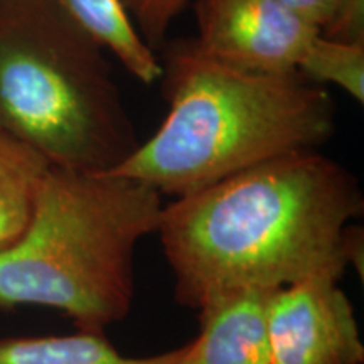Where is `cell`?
Instances as JSON below:
<instances>
[{"label":"cell","mask_w":364,"mask_h":364,"mask_svg":"<svg viewBox=\"0 0 364 364\" xmlns=\"http://www.w3.org/2000/svg\"><path fill=\"white\" fill-rule=\"evenodd\" d=\"M358 177L317 150L287 154L164 204L157 233L176 300L339 280L363 255Z\"/></svg>","instance_id":"6da1fadb"},{"label":"cell","mask_w":364,"mask_h":364,"mask_svg":"<svg viewBox=\"0 0 364 364\" xmlns=\"http://www.w3.org/2000/svg\"><path fill=\"white\" fill-rule=\"evenodd\" d=\"M169 112L112 174L182 198L287 154L317 150L336 134V102L299 73L240 70L193 41L167 46Z\"/></svg>","instance_id":"7a4b0ae2"},{"label":"cell","mask_w":364,"mask_h":364,"mask_svg":"<svg viewBox=\"0 0 364 364\" xmlns=\"http://www.w3.org/2000/svg\"><path fill=\"white\" fill-rule=\"evenodd\" d=\"M162 208L140 181L51 166L24 231L0 250V309L48 307L105 334L132 311L136 245L157 233Z\"/></svg>","instance_id":"3957f363"},{"label":"cell","mask_w":364,"mask_h":364,"mask_svg":"<svg viewBox=\"0 0 364 364\" xmlns=\"http://www.w3.org/2000/svg\"><path fill=\"white\" fill-rule=\"evenodd\" d=\"M0 132L81 172L139 147L107 54L59 0H0Z\"/></svg>","instance_id":"277c9868"},{"label":"cell","mask_w":364,"mask_h":364,"mask_svg":"<svg viewBox=\"0 0 364 364\" xmlns=\"http://www.w3.org/2000/svg\"><path fill=\"white\" fill-rule=\"evenodd\" d=\"M198 39L208 56L240 70L290 75L321 34L279 0H196Z\"/></svg>","instance_id":"5b68a950"},{"label":"cell","mask_w":364,"mask_h":364,"mask_svg":"<svg viewBox=\"0 0 364 364\" xmlns=\"http://www.w3.org/2000/svg\"><path fill=\"white\" fill-rule=\"evenodd\" d=\"M334 279L273 290L267 329L272 364H364L354 307Z\"/></svg>","instance_id":"8992f818"},{"label":"cell","mask_w":364,"mask_h":364,"mask_svg":"<svg viewBox=\"0 0 364 364\" xmlns=\"http://www.w3.org/2000/svg\"><path fill=\"white\" fill-rule=\"evenodd\" d=\"M273 290H238L199 309L201 331L177 364H272L267 309Z\"/></svg>","instance_id":"52a82bcc"},{"label":"cell","mask_w":364,"mask_h":364,"mask_svg":"<svg viewBox=\"0 0 364 364\" xmlns=\"http://www.w3.org/2000/svg\"><path fill=\"white\" fill-rule=\"evenodd\" d=\"M81 29L105 53L144 85L162 78V63L145 43L122 0H59Z\"/></svg>","instance_id":"ba28073f"},{"label":"cell","mask_w":364,"mask_h":364,"mask_svg":"<svg viewBox=\"0 0 364 364\" xmlns=\"http://www.w3.org/2000/svg\"><path fill=\"white\" fill-rule=\"evenodd\" d=\"M182 348L154 356L130 358L105 334L78 331L70 336L0 339V364H177Z\"/></svg>","instance_id":"9c48e42d"},{"label":"cell","mask_w":364,"mask_h":364,"mask_svg":"<svg viewBox=\"0 0 364 364\" xmlns=\"http://www.w3.org/2000/svg\"><path fill=\"white\" fill-rule=\"evenodd\" d=\"M49 167L36 150L0 132V250L24 231Z\"/></svg>","instance_id":"30bf717a"},{"label":"cell","mask_w":364,"mask_h":364,"mask_svg":"<svg viewBox=\"0 0 364 364\" xmlns=\"http://www.w3.org/2000/svg\"><path fill=\"white\" fill-rule=\"evenodd\" d=\"M297 73L311 83H331L364 103V44L348 43L318 34L307 46Z\"/></svg>","instance_id":"8fae6325"},{"label":"cell","mask_w":364,"mask_h":364,"mask_svg":"<svg viewBox=\"0 0 364 364\" xmlns=\"http://www.w3.org/2000/svg\"><path fill=\"white\" fill-rule=\"evenodd\" d=\"M150 48L166 44L172 22L191 0H122Z\"/></svg>","instance_id":"7c38bea8"},{"label":"cell","mask_w":364,"mask_h":364,"mask_svg":"<svg viewBox=\"0 0 364 364\" xmlns=\"http://www.w3.org/2000/svg\"><path fill=\"white\" fill-rule=\"evenodd\" d=\"M321 34L331 39L364 44V0H336L334 14Z\"/></svg>","instance_id":"4fadbf2b"},{"label":"cell","mask_w":364,"mask_h":364,"mask_svg":"<svg viewBox=\"0 0 364 364\" xmlns=\"http://www.w3.org/2000/svg\"><path fill=\"white\" fill-rule=\"evenodd\" d=\"M295 16L322 31L334 14L336 0H279Z\"/></svg>","instance_id":"5bb4252c"}]
</instances>
